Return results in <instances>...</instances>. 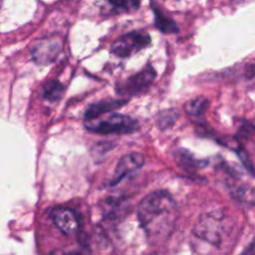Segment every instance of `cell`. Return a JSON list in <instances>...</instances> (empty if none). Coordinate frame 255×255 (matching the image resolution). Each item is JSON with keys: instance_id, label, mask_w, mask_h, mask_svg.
Instances as JSON below:
<instances>
[{"instance_id": "1", "label": "cell", "mask_w": 255, "mask_h": 255, "mask_svg": "<svg viewBox=\"0 0 255 255\" xmlns=\"http://www.w3.org/2000/svg\"><path fill=\"white\" fill-rule=\"evenodd\" d=\"M177 217V205L171 194L163 189L151 191L137 206L139 225L152 244L162 242L171 235Z\"/></svg>"}, {"instance_id": "2", "label": "cell", "mask_w": 255, "mask_h": 255, "mask_svg": "<svg viewBox=\"0 0 255 255\" xmlns=\"http://www.w3.org/2000/svg\"><path fill=\"white\" fill-rule=\"evenodd\" d=\"M235 230L234 220L223 210H213L200 215L192 233L216 247L222 246Z\"/></svg>"}, {"instance_id": "3", "label": "cell", "mask_w": 255, "mask_h": 255, "mask_svg": "<svg viewBox=\"0 0 255 255\" xmlns=\"http://www.w3.org/2000/svg\"><path fill=\"white\" fill-rule=\"evenodd\" d=\"M87 129L100 134H129L139 128L137 121L129 116L114 113L99 121H89Z\"/></svg>"}, {"instance_id": "4", "label": "cell", "mask_w": 255, "mask_h": 255, "mask_svg": "<svg viewBox=\"0 0 255 255\" xmlns=\"http://www.w3.org/2000/svg\"><path fill=\"white\" fill-rule=\"evenodd\" d=\"M156 77L155 70L151 65H146L139 72L117 85V93L124 97H134L144 93L153 83Z\"/></svg>"}, {"instance_id": "5", "label": "cell", "mask_w": 255, "mask_h": 255, "mask_svg": "<svg viewBox=\"0 0 255 255\" xmlns=\"http://www.w3.org/2000/svg\"><path fill=\"white\" fill-rule=\"evenodd\" d=\"M151 43L149 34L141 31H132L118 38L111 47V52L119 58H128Z\"/></svg>"}, {"instance_id": "6", "label": "cell", "mask_w": 255, "mask_h": 255, "mask_svg": "<svg viewBox=\"0 0 255 255\" xmlns=\"http://www.w3.org/2000/svg\"><path fill=\"white\" fill-rule=\"evenodd\" d=\"M62 41L58 38H45L40 40L32 49L34 61L41 65L52 63L62 51Z\"/></svg>"}, {"instance_id": "7", "label": "cell", "mask_w": 255, "mask_h": 255, "mask_svg": "<svg viewBox=\"0 0 255 255\" xmlns=\"http://www.w3.org/2000/svg\"><path fill=\"white\" fill-rule=\"evenodd\" d=\"M144 163V156L140 152H130L125 154L120 158L115 168L113 178L110 181V185H117L122 179L128 174L139 169Z\"/></svg>"}, {"instance_id": "8", "label": "cell", "mask_w": 255, "mask_h": 255, "mask_svg": "<svg viewBox=\"0 0 255 255\" xmlns=\"http://www.w3.org/2000/svg\"><path fill=\"white\" fill-rule=\"evenodd\" d=\"M50 216L55 225L65 234H73L80 228L79 215L72 208L57 206L51 210Z\"/></svg>"}, {"instance_id": "9", "label": "cell", "mask_w": 255, "mask_h": 255, "mask_svg": "<svg viewBox=\"0 0 255 255\" xmlns=\"http://www.w3.org/2000/svg\"><path fill=\"white\" fill-rule=\"evenodd\" d=\"M128 102V99H115V100H106V101H101L98 103L91 104L85 112V119L87 121L98 119L99 117L107 113H112L114 111L119 110L120 108L125 106Z\"/></svg>"}, {"instance_id": "10", "label": "cell", "mask_w": 255, "mask_h": 255, "mask_svg": "<svg viewBox=\"0 0 255 255\" xmlns=\"http://www.w3.org/2000/svg\"><path fill=\"white\" fill-rule=\"evenodd\" d=\"M150 7L154 16V26L164 34H174L179 31L178 26L176 23L168 18L162 11L161 9L156 5V3L152 2L150 3Z\"/></svg>"}, {"instance_id": "11", "label": "cell", "mask_w": 255, "mask_h": 255, "mask_svg": "<svg viewBox=\"0 0 255 255\" xmlns=\"http://www.w3.org/2000/svg\"><path fill=\"white\" fill-rule=\"evenodd\" d=\"M208 107V100L204 97H197L185 104V112L193 118H201Z\"/></svg>"}, {"instance_id": "12", "label": "cell", "mask_w": 255, "mask_h": 255, "mask_svg": "<svg viewBox=\"0 0 255 255\" xmlns=\"http://www.w3.org/2000/svg\"><path fill=\"white\" fill-rule=\"evenodd\" d=\"M178 112L176 109H167L161 111L156 117V126L160 129L170 128L178 119Z\"/></svg>"}, {"instance_id": "13", "label": "cell", "mask_w": 255, "mask_h": 255, "mask_svg": "<svg viewBox=\"0 0 255 255\" xmlns=\"http://www.w3.org/2000/svg\"><path fill=\"white\" fill-rule=\"evenodd\" d=\"M106 2L115 13L135 11L140 5V0H106Z\"/></svg>"}, {"instance_id": "14", "label": "cell", "mask_w": 255, "mask_h": 255, "mask_svg": "<svg viewBox=\"0 0 255 255\" xmlns=\"http://www.w3.org/2000/svg\"><path fill=\"white\" fill-rule=\"evenodd\" d=\"M175 158H176V161L178 162V165L182 166V168H185L186 170L200 168L202 165H204V162L202 160H198V159L193 158L185 150L184 151L177 150Z\"/></svg>"}, {"instance_id": "15", "label": "cell", "mask_w": 255, "mask_h": 255, "mask_svg": "<svg viewBox=\"0 0 255 255\" xmlns=\"http://www.w3.org/2000/svg\"><path fill=\"white\" fill-rule=\"evenodd\" d=\"M63 92H64L63 85L56 80H52L45 85L43 96L46 100L50 102H56L61 98Z\"/></svg>"}, {"instance_id": "16", "label": "cell", "mask_w": 255, "mask_h": 255, "mask_svg": "<svg viewBox=\"0 0 255 255\" xmlns=\"http://www.w3.org/2000/svg\"><path fill=\"white\" fill-rule=\"evenodd\" d=\"M240 132H241L242 136H249L250 132L251 133L255 132V126H252V125L242 126L240 128Z\"/></svg>"}, {"instance_id": "17", "label": "cell", "mask_w": 255, "mask_h": 255, "mask_svg": "<svg viewBox=\"0 0 255 255\" xmlns=\"http://www.w3.org/2000/svg\"><path fill=\"white\" fill-rule=\"evenodd\" d=\"M243 254H255V237L248 244V246L243 250Z\"/></svg>"}, {"instance_id": "18", "label": "cell", "mask_w": 255, "mask_h": 255, "mask_svg": "<svg viewBox=\"0 0 255 255\" xmlns=\"http://www.w3.org/2000/svg\"><path fill=\"white\" fill-rule=\"evenodd\" d=\"M254 0H231L232 4L234 5H241V4H245V3H249V2H252Z\"/></svg>"}]
</instances>
